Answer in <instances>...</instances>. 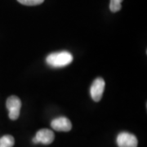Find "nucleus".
<instances>
[{
  "mask_svg": "<svg viewBox=\"0 0 147 147\" xmlns=\"http://www.w3.org/2000/svg\"><path fill=\"white\" fill-rule=\"evenodd\" d=\"M123 0H110V10L112 12H117L121 10L122 7V3Z\"/></svg>",
  "mask_w": 147,
  "mask_h": 147,
  "instance_id": "obj_8",
  "label": "nucleus"
},
{
  "mask_svg": "<svg viewBox=\"0 0 147 147\" xmlns=\"http://www.w3.org/2000/svg\"><path fill=\"white\" fill-rule=\"evenodd\" d=\"M15 139L11 135H5L0 137V147H13Z\"/></svg>",
  "mask_w": 147,
  "mask_h": 147,
  "instance_id": "obj_7",
  "label": "nucleus"
},
{
  "mask_svg": "<svg viewBox=\"0 0 147 147\" xmlns=\"http://www.w3.org/2000/svg\"><path fill=\"white\" fill-rule=\"evenodd\" d=\"M51 126L56 131H69L72 128V123L66 117H58L52 121Z\"/></svg>",
  "mask_w": 147,
  "mask_h": 147,
  "instance_id": "obj_5",
  "label": "nucleus"
},
{
  "mask_svg": "<svg viewBox=\"0 0 147 147\" xmlns=\"http://www.w3.org/2000/svg\"><path fill=\"white\" fill-rule=\"evenodd\" d=\"M105 80L102 78H96L93 81L90 88V94L94 101H100L105 90Z\"/></svg>",
  "mask_w": 147,
  "mask_h": 147,
  "instance_id": "obj_4",
  "label": "nucleus"
},
{
  "mask_svg": "<svg viewBox=\"0 0 147 147\" xmlns=\"http://www.w3.org/2000/svg\"><path fill=\"white\" fill-rule=\"evenodd\" d=\"M20 3L26 6H36L43 3L44 0H17Z\"/></svg>",
  "mask_w": 147,
  "mask_h": 147,
  "instance_id": "obj_9",
  "label": "nucleus"
},
{
  "mask_svg": "<svg viewBox=\"0 0 147 147\" xmlns=\"http://www.w3.org/2000/svg\"><path fill=\"white\" fill-rule=\"evenodd\" d=\"M73 61V56L66 51L53 53L49 54L46 58V62L53 68H61L68 65Z\"/></svg>",
  "mask_w": 147,
  "mask_h": 147,
  "instance_id": "obj_1",
  "label": "nucleus"
},
{
  "mask_svg": "<svg viewBox=\"0 0 147 147\" xmlns=\"http://www.w3.org/2000/svg\"><path fill=\"white\" fill-rule=\"evenodd\" d=\"M6 107L9 111V119L11 120H16L20 116L21 108V101L16 96H11L6 101Z\"/></svg>",
  "mask_w": 147,
  "mask_h": 147,
  "instance_id": "obj_2",
  "label": "nucleus"
},
{
  "mask_svg": "<svg viewBox=\"0 0 147 147\" xmlns=\"http://www.w3.org/2000/svg\"><path fill=\"white\" fill-rule=\"evenodd\" d=\"M116 142L119 147H137L138 145L137 137L127 131L120 132L117 137Z\"/></svg>",
  "mask_w": 147,
  "mask_h": 147,
  "instance_id": "obj_3",
  "label": "nucleus"
},
{
  "mask_svg": "<svg viewBox=\"0 0 147 147\" xmlns=\"http://www.w3.org/2000/svg\"><path fill=\"white\" fill-rule=\"evenodd\" d=\"M35 138L38 143H42L43 145H50L54 141L55 135L52 130L43 128L37 131Z\"/></svg>",
  "mask_w": 147,
  "mask_h": 147,
  "instance_id": "obj_6",
  "label": "nucleus"
}]
</instances>
